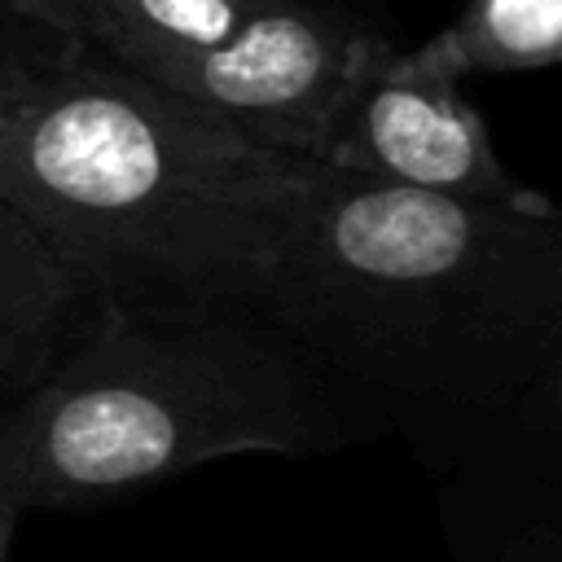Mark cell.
I'll return each instance as SVG.
<instances>
[{
  "mask_svg": "<svg viewBox=\"0 0 562 562\" xmlns=\"http://www.w3.org/2000/svg\"><path fill=\"white\" fill-rule=\"evenodd\" d=\"M259 316L329 382L553 426L562 220L312 162Z\"/></svg>",
  "mask_w": 562,
  "mask_h": 562,
  "instance_id": "cell-1",
  "label": "cell"
},
{
  "mask_svg": "<svg viewBox=\"0 0 562 562\" xmlns=\"http://www.w3.org/2000/svg\"><path fill=\"white\" fill-rule=\"evenodd\" d=\"M18 514H22V509L9 501V492H0V562H9V540H13Z\"/></svg>",
  "mask_w": 562,
  "mask_h": 562,
  "instance_id": "cell-11",
  "label": "cell"
},
{
  "mask_svg": "<svg viewBox=\"0 0 562 562\" xmlns=\"http://www.w3.org/2000/svg\"><path fill=\"white\" fill-rule=\"evenodd\" d=\"M97 303L0 198V404H18L92 325Z\"/></svg>",
  "mask_w": 562,
  "mask_h": 562,
  "instance_id": "cell-6",
  "label": "cell"
},
{
  "mask_svg": "<svg viewBox=\"0 0 562 562\" xmlns=\"http://www.w3.org/2000/svg\"><path fill=\"white\" fill-rule=\"evenodd\" d=\"M386 53L391 44L338 4L272 0L180 70L167 92L202 105L255 145L312 158L347 88Z\"/></svg>",
  "mask_w": 562,
  "mask_h": 562,
  "instance_id": "cell-4",
  "label": "cell"
},
{
  "mask_svg": "<svg viewBox=\"0 0 562 562\" xmlns=\"http://www.w3.org/2000/svg\"><path fill=\"white\" fill-rule=\"evenodd\" d=\"M75 48L79 44L0 9V110L18 101L35 79H44L53 66H61Z\"/></svg>",
  "mask_w": 562,
  "mask_h": 562,
  "instance_id": "cell-9",
  "label": "cell"
},
{
  "mask_svg": "<svg viewBox=\"0 0 562 562\" xmlns=\"http://www.w3.org/2000/svg\"><path fill=\"white\" fill-rule=\"evenodd\" d=\"M312 162L443 198L501 202L518 211L553 206L496 158V145L479 110L461 97V83L408 70L400 48L347 88L312 149Z\"/></svg>",
  "mask_w": 562,
  "mask_h": 562,
  "instance_id": "cell-5",
  "label": "cell"
},
{
  "mask_svg": "<svg viewBox=\"0 0 562 562\" xmlns=\"http://www.w3.org/2000/svg\"><path fill=\"white\" fill-rule=\"evenodd\" d=\"M351 439L329 378L250 307L105 312L18 404L0 487L18 509L154 487L193 465Z\"/></svg>",
  "mask_w": 562,
  "mask_h": 562,
  "instance_id": "cell-3",
  "label": "cell"
},
{
  "mask_svg": "<svg viewBox=\"0 0 562 562\" xmlns=\"http://www.w3.org/2000/svg\"><path fill=\"white\" fill-rule=\"evenodd\" d=\"M0 9L13 13V18H26V22H35V26L53 31V35H61L70 44H79V4L75 0H0Z\"/></svg>",
  "mask_w": 562,
  "mask_h": 562,
  "instance_id": "cell-10",
  "label": "cell"
},
{
  "mask_svg": "<svg viewBox=\"0 0 562 562\" xmlns=\"http://www.w3.org/2000/svg\"><path fill=\"white\" fill-rule=\"evenodd\" d=\"M562 57V0H465L422 48L400 53L417 75L461 83L470 75L544 70Z\"/></svg>",
  "mask_w": 562,
  "mask_h": 562,
  "instance_id": "cell-8",
  "label": "cell"
},
{
  "mask_svg": "<svg viewBox=\"0 0 562 562\" xmlns=\"http://www.w3.org/2000/svg\"><path fill=\"white\" fill-rule=\"evenodd\" d=\"M509 562H553V536H544L540 544H522Z\"/></svg>",
  "mask_w": 562,
  "mask_h": 562,
  "instance_id": "cell-12",
  "label": "cell"
},
{
  "mask_svg": "<svg viewBox=\"0 0 562 562\" xmlns=\"http://www.w3.org/2000/svg\"><path fill=\"white\" fill-rule=\"evenodd\" d=\"M0 435H4V404H0ZM4 492V487H0Z\"/></svg>",
  "mask_w": 562,
  "mask_h": 562,
  "instance_id": "cell-13",
  "label": "cell"
},
{
  "mask_svg": "<svg viewBox=\"0 0 562 562\" xmlns=\"http://www.w3.org/2000/svg\"><path fill=\"white\" fill-rule=\"evenodd\" d=\"M307 171L92 48L0 110V198L105 312H259Z\"/></svg>",
  "mask_w": 562,
  "mask_h": 562,
  "instance_id": "cell-2",
  "label": "cell"
},
{
  "mask_svg": "<svg viewBox=\"0 0 562 562\" xmlns=\"http://www.w3.org/2000/svg\"><path fill=\"white\" fill-rule=\"evenodd\" d=\"M79 44L167 88L272 0H75Z\"/></svg>",
  "mask_w": 562,
  "mask_h": 562,
  "instance_id": "cell-7",
  "label": "cell"
}]
</instances>
